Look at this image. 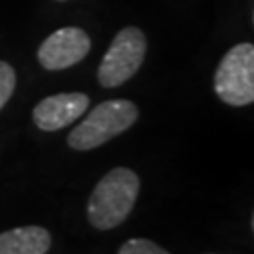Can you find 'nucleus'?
Segmentation results:
<instances>
[{
  "mask_svg": "<svg viewBox=\"0 0 254 254\" xmlns=\"http://www.w3.org/2000/svg\"><path fill=\"white\" fill-rule=\"evenodd\" d=\"M141 183L130 168H113L94 187L87 201V218L92 228L108 232L121 226L139 196Z\"/></svg>",
  "mask_w": 254,
  "mask_h": 254,
  "instance_id": "f257e3e1",
  "label": "nucleus"
},
{
  "mask_svg": "<svg viewBox=\"0 0 254 254\" xmlns=\"http://www.w3.org/2000/svg\"><path fill=\"white\" fill-rule=\"evenodd\" d=\"M139 117V109L130 100H108L98 104L81 125L68 136V145L73 151H92L109 139L127 132Z\"/></svg>",
  "mask_w": 254,
  "mask_h": 254,
  "instance_id": "f03ea898",
  "label": "nucleus"
},
{
  "mask_svg": "<svg viewBox=\"0 0 254 254\" xmlns=\"http://www.w3.org/2000/svg\"><path fill=\"white\" fill-rule=\"evenodd\" d=\"M215 92L220 100L243 108L254 102V47L237 44L228 51L215 72Z\"/></svg>",
  "mask_w": 254,
  "mask_h": 254,
  "instance_id": "7ed1b4c3",
  "label": "nucleus"
},
{
  "mask_svg": "<svg viewBox=\"0 0 254 254\" xmlns=\"http://www.w3.org/2000/svg\"><path fill=\"white\" fill-rule=\"evenodd\" d=\"M147 51L145 34L136 27L119 30L106 51L98 68V83L106 89H115L132 79L141 68Z\"/></svg>",
  "mask_w": 254,
  "mask_h": 254,
  "instance_id": "20e7f679",
  "label": "nucleus"
},
{
  "mask_svg": "<svg viewBox=\"0 0 254 254\" xmlns=\"http://www.w3.org/2000/svg\"><path fill=\"white\" fill-rule=\"evenodd\" d=\"M89 51L91 38L85 30L77 27H64L55 30L51 36L44 40V44L38 49V61L46 70L57 72L83 61Z\"/></svg>",
  "mask_w": 254,
  "mask_h": 254,
  "instance_id": "39448f33",
  "label": "nucleus"
},
{
  "mask_svg": "<svg viewBox=\"0 0 254 254\" xmlns=\"http://www.w3.org/2000/svg\"><path fill=\"white\" fill-rule=\"evenodd\" d=\"M89 96L83 92H61L47 96L32 109L36 127L44 132H57L72 125L89 108Z\"/></svg>",
  "mask_w": 254,
  "mask_h": 254,
  "instance_id": "423d86ee",
  "label": "nucleus"
},
{
  "mask_svg": "<svg viewBox=\"0 0 254 254\" xmlns=\"http://www.w3.org/2000/svg\"><path fill=\"white\" fill-rule=\"evenodd\" d=\"M51 234L44 226L11 228L0 234V254H47Z\"/></svg>",
  "mask_w": 254,
  "mask_h": 254,
  "instance_id": "0eeeda50",
  "label": "nucleus"
},
{
  "mask_svg": "<svg viewBox=\"0 0 254 254\" xmlns=\"http://www.w3.org/2000/svg\"><path fill=\"white\" fill-rule=\"evenodd\" d=\"M117 254H170L166 249L156 245L151 239H143V237H134L125 241Z\"/></svg>",
  "mask_w": 254,
  "mask_h": 254,
  "instance_id": "6e6552de",
  "label": "nucleus"
},
{
  "mask_svg": "<svg viewBox=\"0 0 254 254\" xmlns=\"http://www.w3.org/2000/svg\"><path fill=\"white\" fill-rule=\"evenodd\" d=\"M15 85H17L15 70L8 63L0 61V109L4 108L11 98V94L15 91Z\"/></svg>",
  "mask_w": 254,
  "mask_h": 254,
  "instance_id": "1a4fd4ad",
  "label": "nucleus"
},
{
  "mask_svg": "<svg viewBox=\"0 0 254 254\" xmlns=\"http://www.w3.org/2000/svg\"><path fill=\"white\" fill-rule=\"evenodd\" d=\"M59 2H63V0H59Z\"/></svg>",
  "mask_w": 254,
  "mask_h": 254,
  "instance_id": "9d476101",
  "label": "nucleus"
}]
</instances>
